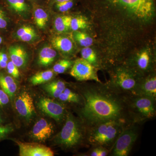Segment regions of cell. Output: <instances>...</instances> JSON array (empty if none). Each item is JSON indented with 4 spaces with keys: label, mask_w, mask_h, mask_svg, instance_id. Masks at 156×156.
I'll return each mask as SVG.
<instances>
[{
    "label": "cell",
    "mask_w": 156,
    "mask_h": 156,
    "mask_svg": "<svg viewBox=\"0 0 156 156\" xmlns=\"http://www.w3.org/2000/svg\"><path fill=\"white\" fill-rule=\"evenodd\" d=\"M82 105L80 115L87 128L100 123L116 121L127 125L134 123L128 108V98L108 85H88L81 91Z\"/></svg>",
    "instance_id": "1"
},
{
    "label": "cell",
    "mask_w": 156,
    "mask_h": 156,
    "mask_svg": "<svg viewBox=\"0 0 156 156\" xmlns=\"http://www.w3.org/2000/svg\"><path fill=\"white\" fill-rule=\"evenodd\" d=\"M129 125L109 121L87 128V141L94 147H112L124 128Z\"/></svg>",
    "instance_id": "2"
},
{
    "label": "cell",
    "mask_w": 156,
    "mask_h": 156,
    "mask_svg": "<svg viewBox=\"0 0 156 156\" xmlns=\"http://www.w3.org/2000/svg\"><path fill=\"white\" fill-rule=\"evenodd\" d=\"M87 128L82 121L68 113L64 126L56 136V141L65 148H72L87 141Z\"/></svg>",
    "instance_id": "3"
},
{
    "label": "cell",
    "mask_w": 156,
    "mask_h": 156,
    "mask_svg": "<svg viewBox=\"0 0 156 156\" xmlns=\"http://www.w3.org/2000/svg\"><path fill=\"white\" fill-rule=\"evenodd\" d=\"M103 2L140 19L151 18L154 11L155 0H103Z\"/></svg>",
    "instance_id": "4"
},
{
    "label": "cell",
    "mask_w": 156,
    "mask_h": 156,
    "mask_svg": "<svg viewBox=\"0 0 156 156\" xmlns=\"http://www.w3.org/2000/svg\"><path fill=\"white\" fill-rule=\"evenodd\" d=\"M129 110L134 123L151 119L155 116V99L147 96H128Z\"/></svg>",
    "instance_id": "5"
},
{
    "label": "cell",
    "mask_w": 156,
    "mask_h": 156,
    "mask_svg": "<svg viewBox=\"0 0 156 156\" xmlns=\"http://www.w3.org/2000/svg\"><path fill=\"white\" fill-rule=\"evenodd\" d=\"M139 82L128 70L120 68L116 71L111 83L108 86L117 93L128 97L135 95Z\"/></svg>",
    "instance_id": "6"
},
{
    "label": "cell",
    "mask_w": 156,
    "mask_h": 156,
    "mask_svg": "<svg viewBox=\"0 0 156 156\" xmlns=\"http://www.w3.org/2000/svg\"><path fill=\"white\" fill-rule=\"evenodd\" d=\"M137 136V129L131 125L127 126L124 128L112 147V155L128 156Z\"/></svg>",
    "instance_id": "7"
},
{
    "label": "cell",
    "mask_w": 156,
    "mask_h": 156,
    "mask_svg": "<svg viewBox=\"0 0 156 156\" xmlns=\"http://www.w3.org/2000/svg\"><path fill=\"white\" fill-rule=\"evenodd\" d=\"M70 74L78 81L93 80L101 83L98 76L95 66L82 58H78L75 61Z\"/></svg>",
    "instance_id": "8"
},
{
    "label": "cell",
    "mask_w": 156,
    "mask_h": 156,
    "mask_svg": "<svg viewBox=\"0 0 156 156\" xmlns=\"http://www.w3.org/2000/svg\"><path fill=\"white\" fill-rule=\"evenodd\" d=\"M37 105L42 112L56 122H61L66 116V111L63 105L50 98H41Z\"/></svg>",
    "instance_id": "9"
},
{
    "label": "cell",
    "mask_w": 156,
    "mask_h": 156,
    "mask_svg": "<svg viewBox=\"0 0 156 156\" xmlns=\"http://www.w3.org/2000/svg\"><path fill=\"white\" fill-rule=\"evenodd\" d=\"M15 108L21 116L30 119L35 114V108L31 95L27 91L21 92L16 98Z\"/></svg>",
    "instance_id": "10"
},
{
    "label": "cell",
    "mask_w": 156,
    "mask_h": 156,
    "mask_svg": "<svg viewBox=\"0 0 156 156\" xmlns=\"http://www.w3.org/2000/svg\"><path fill=\"white\" fill-rule=\"evenodd\" d=\"M19 147L20 156H53L54 152L50 147L37 143L16 141Z\"/></svg>",
    "instance_id": "11"
},
{
    "label": "cell",
    "mask_w": 156,
    "mask_h": 156,
    "mask_svg": "<svg viewBox=\"0 0 156 156\" xmlns=\"http://www.w3.org/2000/svg\"><path fill=\"white\" fill-rule=\"evenodd\" d=\"M53 124L44 119H41L34 125L31 131L33 138L39 141H45L54 133Z\"/></svg>",
    "instance_id": "12"
},
{
    "label": "cell",
    "mask_w": 156,
    "mask_h": 156,
    "mask_svg": "<svg viewBox=\"0 0 156 156\" xmlns=\"http://www.w3.org/2000/svg\"><path fill=\"white\" fill-rule=\"evenodd\" d=\"M134 95L147 96L156 100V76H151L141 82L140 81Z\"/></svg>",
    "instance_id": "13"
},
{
    "label": "cell",
    "mask_w": 156,
    "mask_h": 156,
    "mask_svg": "<svg viewBox=\"0 0 156 156\" xmlns=\"http://www.w3.org/2000/svg\"><path fill=\"white\" fill-rule=\"evenodd\" d=\"M9 55L11 61L18 68L25 66L28 59L27 52L22 47L14 45L9 49Z\"/></svg>",
    "instance_id": "14"
},
{
    "label": "cell",
    "mask_w": 156,
    "mask_h": 156,
    "mask_svg": "<svg viewBox=\"0 0 156 156\" xmlns=\"http://www.w3.org/2000/svg\"><path fill=\"white\" fill-rule=\"evenodd\" d=\"M57 53L56 50L50 47L42 48L39 53L38 63L42 66H49L55 60Z\"/></svg>",
    "instance_id": "15"
},
{
    "label": "cell",
    "mask_w": 156,
    "mask_h": 156,
    "mask_svg": "<svg viewBox=\"0 0 156 156\" xmlns=\"http://www.w3.org/2000/svg\"><path fill=\"white\" fill-rule=\"evenodd\" d=\"M51 42L53 48L62 53H71L73 48V42L69 38L66 37H53L51 39Z\"/></svg>",
    "instance_id": "16"
},
{
    "label": "cell",
    "mask_w": 156,
    "mask_h": 156,
    "mask_svg": "<svg viewBox=\"0 0 156 156\" xmlns=\"http://www.w3.org/2000/svg\"><path fill=\"white\" fill-rule=\"evenodd\" d=\"M0 86L11 98L14 96L17 91V84L10 76L0 74Z\"/></svg>",
    "instance_id": "17"
},
{
    "label": "cell",
    "mask_w": 156,
    "mask_h": 156,
    "mask_svg": "<svg viewBox=\"0 0 156 156\" xmlns=\"http://www.w3.org/2000/svg\"><path fill=\"white\" fill-rule=\"evenodd\" d=\"M5 2L10 9L18 14H25L30 9L28 0H5Z\"/></svg>",
    "instance_id": "18"
},
{
    "label": "cell",
    "mask_w": 156,
    "mask_h": 156,
    "mask_svg": "<svg viewBox=\"0 0 156 156\" xmlns=\"http://www.w3.org/2000/svg\"><path fill=\"white\" fill-rule=\"evenodd\" d=\"M66 88L64 82L61 80L50 82L44 86V89L46 92L55 98H58Z\"/></svg>",
    "instance_id": "19"
},
{
    "label": "cell",
    "mask_w": 156,
    "mask_h": 156,
    "mask_svg": "<svg viewBox=\"0 0 156 156\" xmlns=\"http://www.w3.org/2000/svg\"><path fill=\"white\" fill-rule=\"evenodd\" d=\"M19 40L24 42H30L36 38V32L31 27L24 25L20 28L16 32Z\"/></svg>",
    "instance_id": "20"
},
{
    "label": "cell",
    "mask_w": 156,
    "mask_h": 156,
    "mask_svg": "<svg viewBox=\"0 0 156 156\" xmlns=\"http://www.w3.org/2000/svg\"><path fill=\"white\" fill-rule=\"evenodd\" d=\"M53 70L49 69L36 73L30 79L31 83L34 86L44 83L52 80L54 76Z\"/></svg>",
    "instance_id": "21"
},
{
    "label": "cell",
    "mask_w": 156,
    "mask_h": 156,
    "mask_svg": "<svg viewBox=\"0 0 156 156\" xmlns=\"http://www.w3.org/2000/svg\"><path fill=\"white\" fill-rule=\"evenodd\" d=\"M34 20L39 28H44L48 21V13L43 8L37 7L34 11Z\"/></svg>",
    "instance_id": "22"
},
{
    "label": "cell",
    "mask_w": 156,
    "mask_h": 156,
    "mask_svg": "<svg viewBox=\"0 0 156 156\" xmlns=\"http://www.w3.org/2000/svg\"><path fill=\"white\" fill-rule=\"evenodd\" d=\"M58 98L61 101L64 102L76 104L82 102L81 96L67 88L65 89L63 92L58 96Z\"/></svg>",
    "instance_id": "23"
},
{
    "label": "cell",
    "mask_w": 156,
    "mask_h": 156,
    "mask_svg": "<svg viewBox=\"0 0 156 156\" xmlns=\"http://www.w3.org/2000/svg\"><path fill=\"white\" fill-rule=\"evenodd\" d=\"M72 17L69 16H59L54 21V27L58 32H64L70 28L71 20Z\"/></svg>",
    "instance_id": "24"
},
{
    "label": "cell",
    "mask_w": 156,
    "mask_h": 156,
    "mask_svg": "<svg viewBox=\"0 0 156 156\" xmlns=\"http://www.w3.org/2000/svg\"><path fill=\"white\" fill-rule=\"evenodd\" d=\"M81 56L82 58L92 64V66H97L98 60L96 53L92 48L89 47H85L81 50Z\"/></svg>",
    "instance_id": "25"
},
{
    "label": "cell",
    "mask_w": 156,
    "mask_h": 156,
    "mask_svg": "<svg viewBox=\"0 0 156 156\" xmlns=\"http://www.w3.org/2000/svg\"><path fill=\"white\" fill-rule=\"evenodd\" d=\"M150 61V56L149 53L147 51H143L137 57L136 60V66L141 70H146L149 67Z\"/></svg>",
    "instance_id": "26"
},
{
    "label": "cell",
    "mask_w": 156,
    "mask_h": 156,
    "mask_svg": "<svg viewBox=\"0 0 156 156\" xmlns=\"http://www.w3.org/2000/svg\"><path fill=\"white\" fill-rule=\"evenodd\" d=\"M74 37L76 41L84 48L90 47L93 44V39L85 33L76 32L74 34Z\"/></svg>",
    "instance_id": "27"
},
{
    "label": "cell",
    "mask_w": 156,
    "mask_h": 156,
    "mask_svg": "<svg viewBox=\"0 0 156 156\" xmlns=\"http://www.w3.org/2000/svg\"><path fill=\"white\" fill-rule=\"evenodd\" d=\"M88 22L85 17L83 16H78L72 18L70 28L71 29L73 30L76 31L79 30L86 28Z\"/></svg>",
    "instance_id": "28"
},
{
    "label": "cell",
    "mask_w": 156,
    "mask_h": 156,
    "mask_svg": "<svg viewBox=\"0 0 156 156\" xmlns=\"http://www.w3.org/2000/svg\"><path fill=\"white\" fill-rule=\"evenodd\" d=\"M72 62L67 59H62L54 65L53 70L56 74L63 73L72 66Z\"/></svg>",
    "instance_id": "29"
},
{
    "label": "cell",
    "mask_w": 156,
    "mask_h": 156,
    "mask_svg": "<svg viewBox=\"0 0 156 156\" xmlns=\"http://www.w3.org/2000/svg\"><path fill=\"white\" fill-rule=\"evenodd\" d=\"M75 4V0H70L69 1L54 3L52 4L54 8L58 11L62 13L67 12L72 9Z\"/></svg>",
    "instance_id": "30"
},
{
    "label": "cell",
    "mask_w": 156,
    "mask_h": 156,
    "mask_svg": "<svg viewBox=\"0 0 156 156\" xmlns=\"http://www.w3.org/2000/svg\"><path fill=\"white\" fill-rule=\"evenodd\" d=\"M7 70L8 73L12 76L13 77L18 79L20 76V72L18 68L11 61H10L7 64Z\"/></svg>",
    "instance_id": "31"
},
{
    "label": "cell",
    "mask_w": 156,
    "mask_h": 156,
    "mask_svg": "<svg viewBox=\"0 0 156 156\" xmlns=\"http://www.w3.org/2000/svg\"><path fill=\"white\" fill-rule=\"evenodd\" d=\"M9 102V97L2 89H0V106L8 104Z\"/></svg>",
    "instance_id": "32"
},
{
    "label": "cell",
    "mask_w": 156,
    "mask_h": 156,
    "mask_svg": "<svg viewBox=\"0 0 156 156\" xmlns=\"http://www.w3.org/2000/svg\"><path fill=\"white\" fill-rule=\"evenodd\" d=\"M13 130V128L10 126H0V138L5 137Z\"/></svg>",
    "instance_id": "33"
},
{
    "label": "cell",
    "mask_w": 156,
    "mask_h": 156,
    "mask_svg": "<svg viewBox=\"0 0 156 156\" xmlns=\"http://www.w3.org/2000/svg\"><path fill=\"white\" fill-rule=\"evenodd\" d=\"M7 18L5 12L0 8V28H5L7 26Z\"/></svg>",
    "instance_id": "34"
},
{
    "label": "cell",
    "mask_w": 156,
    "mask_h": 156,
    "mask_svg": "<svg viewBox=\"0 0 156 156\" xmlns=\"http://www.w3.org/2000/svg\"><path fill=\"white\" fill-rule=\"evenodd\" d=\"M90 156H99V147H95L90 154Z\"/></svg>",
    "instance_id": "35"
},
{
    "label": "cell",
    "mask_w": 156,
    "mask_h": 156,
    "mask_svg": "<svg viewBox=\"0 0 156 156\" xmlns=\"http://www.w3.org/2000/svg\"><path fill=\"white\" fill-rule=\"evenodd\" d=\"M0 59L8 62V57L7 54L3 52H0Z\"/></svg>",
    "instance_id": "36"
},
{
    "label": "cell",
    "mask_w": 156,
    "mask_h": 156,
    "mask_svg": "<svg viewBox=\"0 0 156 156\" xmlns=\"http://www.w3.org/2000/svg\"><path fill=\"white\" fill-rule=\"evenodd\" d=\"M7 64H8V62H7L0 59V67L2 68H5L7 67Z\"/></svg>",
    "instance_id": "37"
},
{
    "label": "cell",
    "mask_w": 156,
    "mask_h": 156,
    "mask_svg": "<svg viewBox=\"0 0 156 156\" xmlns=\"http://www.w3.org/2000/svg\"><path fill=\"white\" fill-rule=\"evenodd\" d=\"M49 2L51 3V4H53L54 3L61 2H66V1H69L70 0H48Z\"/></svg>",
    "instance_id": "38"
},
{
    "label": "cell",
    "mask_w": 156,
    "mask_h": 156,
    "mask_svg": "<svg viewBox=\"0 0 156 156\" xmlns=\"http://www.w3.org/2000/svg\"><path fill=\"white\" fill-rule=\"evenodd\" d=\"M30 1H32V2H41L43 0H30Z\"/></svg>",
    "instance_id": "39"
},
{
    "label": "cell",
    "mask_w": 156,
    "mask_h": 156,
    "mask_svg": "<svg viewBox=\"0 0 156 156\" xmlns=\"http://www.w3.org/2000/svg\"><path fill=\"white\" fill-rule=\"evenodd\" d=\"M2 37L0 36V44H2Z\"/></svg>",
    "instance_id": "40"
},
{
    "label": "cell",
    "mask_w": 156,
    "mask_h": 156,
    "mask_svg": "<svg viewBox=\"0 0 156 156\" xmlns=\"http://www.w3.org/2000/svg\"><path fill=\"white\" fill-rule=\"evenodd\" d=\"M2 122V119H1V117H0V124Z\"/></svg>",
    "instance_id": "41"
}]
</instances>
